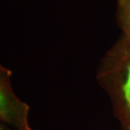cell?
Instances as JSON below:
<instances>
[{"instance_id": "cell-4", "label": "cell", "mask_w": 130, "mask_h": 130, "mask_svg": "<svg viewBox=\"0 0 130 130\" xmlns=\"http://www.w3.org/2000/svg\"><path fill=\"white\" fill-rule=\"evenodd\" d=\"M0 130H7V128H4V127L3 126V125H1V127H0Z\"/></svg>"}, {"instance_id": "cell-2", "label": "cell", "mask_w": 130, "mask_h": 130, "mask_svg": "<svg viewBox=\"0 0 130 130\" xmlns=\"http://www.w3.org/2000/svg\"><path fill=\"white\" fill-rule=\"evenodd\" d=\"M12 72L0 66V120L16 130H33L29 123L30 106L15 94L12 86Z\"/></svg>"}, {"instance_id": "cell-3", "label": "cell", "mask_w": 130, "mask_h": 130, "mask_svg": "<svg viewBox=\"0 0 130 130\" xmlns=\"http://www.w3.org/2000/svg\"><path fill=\"white\" fill-rule=\"evenodd\" d=\"M117 14L122 35L130 43V0H118Z\"/></svg>"}, {"instance_id": "cell-1", "label": "cell", "mask_w": 130, "mask_h": 130, "mask_svg": "<svg viewBox=\"0 0 130 130\" xmlns=\"http://www.w3.org/2000/svg\"><path fill=\"white\" fill-rule=\"evenodd\" d=\"M96 80L107 95L120 130H130V43L123 35L101 58Z\"/></svg>"}]
</instances>
